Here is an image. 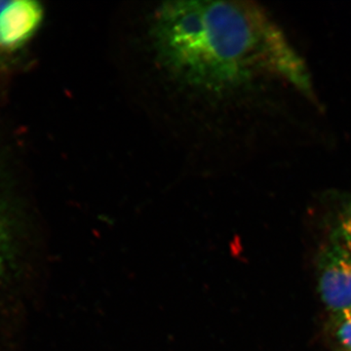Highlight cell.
Segmentation results:
<instances>
[{"label": "cell", "instance_id": "6da1fadb", "mask_svg": "<svg viewBox=\"0 0 351 351\" xmlns=\"http://www.w3.org/2000/svg\"><path fill=\"white\" fill-rule=\"evenodd\" d=\"M152 38L164 66L201 91L223 94L277 77L313 93L304 60L254 2H167L152 18Z\"/></svg>", "mask_w": 351, "mask_h": 351}, {"label": "cell", "instance_id": "7a4b0ae2", "mask_svg": "<svg viewBox=\"0 0 351 351\" xmlns=\"http://www.w3.org/2000/svg\"><path fill=\"white\" fill-rule=\"evenodd\" d=\"M318 289L330 311L341 314L351 308V252L339 242L321 258Z\"/></svg>", "mask_w": 351, "mask_h": 351}, {"label": "cell", "instance_id": "3957f363", "mask_svg": "<svg viewBox=\"0 0 351 351\" xmlns=\"http://www.w3.org/2000/svg\"><path fill=\"white\" fill-rule=\"evenodd\" d=\"M43 19V10L38 2L0 1V48L22 47L38 31Z\"/></svg>", "mask_w": 351, "mask_h": 351}, {"label": "cell", "instance_id": "277c9868", "mask_svg": "<svg viewBox=\"0 0 351 351\" xmlns=\"http://www.w3.org/2000/svg\"><path fill=\"white\" fill-rule=\"evenodd\" d=\"M8 219L0 211V294L15 276L17 244Z\"/></svg>", "mask_w": 351, "mask_h": 351}, {"label": "cell", "instance_id": "5b68a950", "mask_svg": "<svg viewBox=\"0 0 351 351\" xmlns=\"http://www.w3.org/2000/svg\"><path fill=\"white\" fill-rule=\"evenodd\" d=\"M336 241L351 252V202L339 217Z\"/></svg>", "mask_w": 351, "mask_h": 351}, {"label": "cell", "instance_id": "8992f818", "mask_svg": "<svg viewBox=\"0 0 351 351\" xmlns=\"http://www.w3.org/2000/svg\"><path fill=\"white\" fill-rule=\"evenodd\" d=\"M341 322L337 330V338L345 350H351V315L339 314Z\"/></svg>", "mask_w": 351, "mask_h": 351}, {"label": "cell", "instance_id": "52a82bcc", "mask_svg": "<svg viewBox=\"0 0 351 351\" xmlns=\"http://www.w3.org/2000/svg\"><path fill=\"white\" fill-rule=\"evenodd\" d=\"M341 314H345V315H351V308L348 309V311H345V313Z\"/></svg>", "mask_w": 351, "mask_h": 351}, {"label": "cell", "instance_id": "ba28073f", "mask_svg": "<svg viewBox=\"0 0 351 351\" xmlns=\"http://www.w3.org/2000/svg\"><path fill=\"white\" fill-rule=\"evenodd\" d=\"M343 351H351V350H343Z\"/></svg>", "mask_w": 351, "mask_h": 351}]
</instances>
